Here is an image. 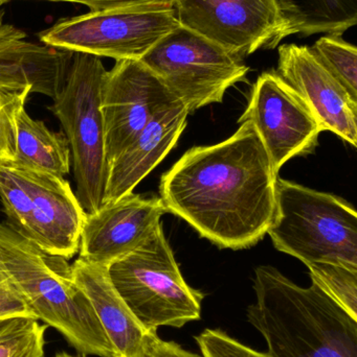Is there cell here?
I'll return each mask as SVG.
<instances>
[{"label": "cell", "instance_id": "6da1fadb", "mask_svg": "<svg viewBox=\"0 0 357 357\" xmlns=\"http://www.w3.org/2000/svg\"><path fill=\"white\" fill-rule=\"evenodd\" d=\"M278 174L253 123L213 146H195L161 176L168 212L221 249L259 243L276 210Z\"/></svg>", "mask_w": 357, "mask_h": 357}, {"label": "cell", "instance_id": "7a4b0ae2", "mask_svg": "<svg viewBox=\"0 0 357 357\" xmlns=\"http://www.w3.org/2000/svg\"><path fill=\"white\" fill-rule=\"evenodd\" d=\"M247 321L268 357H357V320L316 283L302 287L276 268L258 266Z\"/></svg>", "mask_w": 357, "mask_h": 357}, {"label": "cell", "instance_id": "3957f363", "mask_svg": "<svg viewBox=\"0 0 357 357\" xmlns=\"http://www.w3.org/2000/svg\"><path fill=\"white\" fill-rule=\"evenodd\" d=\"M0 264L37 320L61 333L83 356L115 357L68 259L48 253L8 222L0 224Z\"/></svg>", "mask_w": 357, "mask_h": 357}, {"label": "cell", "instance_id": "277c9868", "mask_svg": "<svg viewBox=\"0 0 357 357\" xmlns=\"http://www.w3.org/2000/svg\"><path fill=\"white\" fill-rule=\"evenodd\" d=\"M275 248L303 262L357 270V213L348 202L278 178L268 230Z\"/></svg>", "mask_w": 357, "mask_h": 357}, {"label": "cell", "instance_id": "5b68a950", "mask_svg": "<svg viewBox=\"0 0 357 357\" xmlns=\"http://www.w3.org/2000/svg\"><path fill=\"white\" fill-rule=\"evenodd\" d=\"M106 73L99 56L75 52L66 83L50 107L68 140L75 195L86 213L103 207L108 180L101 110Z\"/></svg>", "mask_w": 357, "mask_h": 357}, {"label": "cell", "instance_id": "8992f818", "mask_svg": "<svg viewBox=\"0 0 357 357\" xmlns=\"http://www.w3.org/2000/svg\"><path fill=\"white\" fill-rule=\"evenodd\" d=\"M109 279L119 297L149 333L159 327L182 328L201 320V291L184 281L159 227L140 249L107 266Z\"/></svg>", "mask_w": 357, "mask_h": 357}, {"label": "cell", "instance_id": "52a82bcc", "mask_svg": "<svg viewBox=\"0 0 357 357\" xmlns=\"http://www.w3.org/2000/svg\"><path fill=\"white\" fill-rule=\"evenodd\" d=\"M0 199L13 228L48 253L79 251L86 212L64 177L0 163Z\"/></svg>", "mask_w": 357, "mask_h": 357}, {"label": "cell", "instance_id": "ba28073f", "mask_svg": "<svg viewBox=\"0 0 357 357\" xmlns=\"http://www.w3.org/2000/svg\"><path fill=\"white\" fill-rule=\"evenodd\" d=\"M189 112L224 100L228 88L245 81L243 59L182 25L161 38L142 59Z\"/></svg>", "mask_w": 357, "mask_h": 357}, {"label": "cell", "instance_id": "9c48e42d", "mask_svg": "<svg viewBox=\"0 0 357 357\" xmlns=\"http://www.w3.org/2000/svg\"><path fill=\"white\" fill-rule=\"evenodd\" d=\"M174 8L133 6L65 18L40 33L46 45L119 60H140L180 26Z\"/></svg>", "mask_w": 357, "mask_h": 357}, {"label": "cell", "instance_id": "30bf717a", "mask_svg": "<svg viewBox=\"0 0 357 357\" xmlns=\"http://www.w3.org/2000/svg\"><path fill=\"white\" fill-rule=\"evenodd\" d=\"M243 121L257 130L277 174L291 159L312 153L324 131L301 96L274 71L254 84L238 123Z\"/></svg>", "mask_w": 357, "mask_h": 357}, {"label": "cell", "instance_id": "8fae6325", "mask_svg": "<svg viewBox=\"0 0 357 357\" xmlns=\"http://www.w3.org/2000/svg\"><path fill=\"white\" fill-rule=\"evenodd\" d=\"M174 8L182 27L241 59L280 43L274 0H175Z\"/></svg>", "mask_w": 357, "mask_h": 357}, {"label": "cell", "instance_id": "7c38bea8", "mask_svg": "<svg viewBox=\"0 0 357 357\" xmlns=\"http://www.w3.org/2000/svg\"><path fill=\"white\" fill-rule=\"evenodd\" d=\"M178 100L142 61H117L105 75L101 102L109 165L159 111Z\"/></svg>", "mask_w": 357, "mask_h": 357}, {"label": "cell", "instance_id": "4fadbf2b", "mask_svg": "<svg viewBox=\"0 0 357 357\" xmlns=\"http://www.w3.org/2000/svg\"><path fill=\"white\" fill-rule=\"evenodd\" d=\"M167 212L161 197L132 192L86 213L79 257L110 266L146 245L161 226V216Z\"/></svg>", "mask_w": 357, "mask_h": 357}, {"label": "cell", "instance_id": "5bb4252c", "mask_svg": "<svg viewBox=\"0 0 357 357\" xmlns=\"http://www.w3.org/2000/svg\"><path fill=\"white\" fill-rule=\"evenodd\" d=\"M277 73L301 96L324 131L357 146V102L330 75L312 48L284 44Z\"/></svg>", "mask_w": 357, "mask_h": 357}, {"label": "cell", "instance_id": "9a60e30c", "mask_svg": "<svg viewBox=\"0 0 357 357\" xmlns=\"http://www.w3.org/2000/svg\"><path fill=\"white\" fill-rule=\"evenodd\" d=\"M189 114L188 108L178 100L151 119L130 146L109 165L104 205L133 192L134 188L165 159L186 129Z\"/></svg>", "mask_w": 357, "mask_h": 357}, {"label": "cell", "instance_id": "2e32d148", "mask_svg": "<svg viewBox=\"0 0 357 357\" xmlns=\"http://www.w3.org/2000/svg\"><path fill=\"white\" fill-rule=\"evenodd\" d=\"M10 24L0 33V87L54 98L66 83L75 52L27 41Z\"/></svg>", "mask_w": 357, "mask_h": 357}, {"label": "cell", "instance_id": "e0dca14e", "mask_svg": "<svg viewBox=\"0 0 357 357\" xmlns=\"http://www.w3.org/2000/svg\"><path fill=\"white\" fill-rule=\"evenodd\" d=\"M71 268L75 283L98 316L115 357H144L153 333L144 328L119 297L109 279L107 266L79 257Z\"/></svg>", "mask_w": 357, "mask_h": 357}, {"label": "cell", "instance_id": "ac0fdd59", "mask_svg": "<svg viewBox=\"0 0 357 357\" xmlns=\"http://www.w3.org/2000/svg\"><path fill=\"white\" fill-rule=\"evenodd\" d=\"M282 21L280 42L291 35L342 36L357 24V0H274Z\"/></svg>", "mask_w": 357, "mask_h": 357}, {"label": "cell", "instance_id": "d6986e66", "mask_svg": "<svg viewBox=\"0 0 357 357\" xmlns=\"http://www.w3.org/2000/svg\"><path fill=\"white\" fill-rule=\"evenodd\" d=\"M13 162L27 169L64 177L71 172V154L64 134L50 131L23 108L16 119V148Z\"/></svg>", "mask_w": 357, "mask_h": 357}, {"label": "cell", "instance_id": "ffe728a7", "mask_svg": "<svg viewBox=\"0 0 357 357\" xmlns=\"http://www.w3.org/2000/svg\"><path fill=\"white\" fill-rule=\"evenodd\" d=\"M46 327L31 317L0 318V357H43Z\"/></svg>", "mask_w": 357, "mask_h": 357}, {"label": "cell", "instance_id": "44dd1931", "mask_svg": "<svg viewBox=\"0 0 357 357\" xmlns=\"http://www.w3.org/2000/svg\"><path fill=\"white\" fill-rule=\"evenodd\" d=\"M330 75L357 102V48L339 35L320 38L312 48Z\"/></svg>", "mask_w": 357, "mask_h": 357}, {"label": "cell", "instance_id": "7402d4cb", "mask_svg": "<svg viewBox=\"0 0 357 357\" xmlns=\"http://www.w3.org/2000/svg\"><path fill=\"white\" fill-rule=\"evenodd\" d=\"M310 278L357 320V270L341 264H308Z\"/></svg>", "mask_w": 357, "mask_h": 357}, {"label": "cell", "instance_id": "603a6c76", "mask_svg": "<svg viewBox=\"0 0 357 357\" xmlns=\"http://www.w3.org/2000/svg\"><path fill=\"white\" fill-rule=\"evenodd\" d=\"M29 93V89L0 87V163L14 161L17 115L25 108Z\"/></svg>", "mask_w": 357, "mask_h": 357}, {"label": "cell", "instance_id": "cb8c5ba5", "mask_svg": "<svg viewBox=\"0 0 357 357\" xmlns=\"http://www.w3.org/2000/svg\"><path fill=\"white\" fill-rule=\"evenodd\" d=\"M203 357H268L233 339L219 329H205L194 337Z\"/></svg>", "mask_w": 357, "mask_h": 357}, {"label": "cell", "instance_id": "d4e9b609", "mask_svg": "<svg viewBox=\"0 0 357 357\" xmlns=\"http://www.w3.org/2000/svg\"><path fill=\"white\" fill-rule=\"evenodd\" d=\"M14 316L35 318L31 308L0 264V318Z\"/></svg>", "mask_w": 357, "mask_h": 357}, {"label": "cell", "instance_id": "484cf974", "mask_svg": "<svg viewBox=\"0 0 357 357\" xmlns=\"http://www.w3.org/2000/svg\"><path fill=\"white\" fill-rule=\"evenodd\" d=\"M10 0H0L2 4ZM48 1H66L81 3L90 8L92 12L115 10V8H133V6H157L174 8L175 0H48Z\"/></svg>", "mask_w": 357, "mask_h": 357}, {"label": "cell", "instance_id": "4316f807", "mask_svg": "<svg viewBox=\"0 0 357 357\" xmlns=\"http://www.w3.org/2000/svg\"><path fill=\"white\" fill-rule=\"evenodd\" d=\"M144 357H203L184 349L175 342L163 341L153 333L149 337Z\"/></svg>", "mask_w": 357, "mask_h": 357}, {"label": "cell", "instance_id": "83f0119b", "mask_svg": "<svg viewBox=\"0 0 357 357\" xmlns=\"http://www.w3.org/2000/svg\"><path fill=\"white\" fill-rule=\"evenodd\" d=\"M2 6L3 4L0 2V33H2V31H3L4 25H6V23H3V10H2Z\"/></svg>", "mask_w": 357, "mask_h": 357}, {"label": "cell", "instance_id": "f1b7e54d", "mask_svg": "<svg viewBox=\"0 0 357 357\" xmlns=\"http://www.w3.org/2000/svg\"><path fill=\"white\" fill-rule=\"evenodd\" d=\"M54 357H83V356H71V354H67V352H59V354H56Z\"/></svg>", "mask_w": 357, "mask_h": 357}]
</instances>
